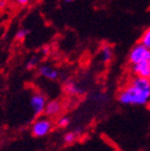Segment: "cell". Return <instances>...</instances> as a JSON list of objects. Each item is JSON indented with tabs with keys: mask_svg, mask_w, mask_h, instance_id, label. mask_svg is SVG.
<instances>
[{
	"mask_svg": "<svg viewBox=\"0 0 150 151\" xmlns=\"http://www.w3.org/2000/svg\"><path fill=\"white\" fill-rule=\"evenodd\" d=\"M132 72L135 76L150 79V64L148 61H143L139 63L132 64Z\"/></svg>",
	"mask_w": 150,
	"mask_h": 151,
	"instance_id": "5",
	"label": "cell"
},
{
	"mask_svg": "<svg viewBox=\"0 0 150 151\" xmlns=\"http://www.w3.org/2000/svg\"><path fill=\"white\" fill-rule=\"evenodd\" d=\"M39 73L42 77L49 79V81H56L59 77V72L55 68H53L52 65H47V64L41 65L39 68Z\"/></svg>",
	"mask_w": 150,
	"mask_h": 151,
	"instance_id": "6",
	"label": "cell"
},
{
	"mask_svg": "<svg viewBox=\"0 0 150 151\" xmlns=\"http://www.w3.org/2000/svg\"><path fill=\"white\" fill-rule=\"evenodd\" d=\"M27 35H28V30L27 29H18L17 32H16V35H15V38L17 39V40L22 41V40H25L27 37Z\"/></svg>",
	"mask_w": 150,
	"mask_h": 151,
	"instance_id": "12",
	"label": "cell"
},
{
	"mask_svg": "<svg viewBox=\"0 0 150 151\" xmlns=\"http://www.w3.org/2000/svg\"><path fill=\"white\" fill-rule=\"evenodd\" d=\"M29 1H30V0H16L17 4H19V6H25V4H27Z\"/></svg>",
	"mask_w": 150,
	"mask_h": 151,
	"instance_id": "15",
	"label": "cell"
},
{
	"mask_svg": "<svg viewBox=\"0 0 150 151\" xmlns=\"http://www.w3.org/2000/svg\"><path fill=\"white\" fill-rule=\"evenodd\" d=\"M64 1H66V2H72L73 0H64Z\"/></svg>",
	"mask_w": 150,
	"mask_h": 151,
	"instance_id": "16",
	"label": "cell"
},
{
	"mask_svg": "<svg viewBox=\"0 0 150 151\" xmlns=\"http://www.w3.org/2000/svg\"><path fill=\"white\" fill-rule=\"evenodd\" d=\"M150 58V48L144 44H136L129 54V61L131 64H136L143 61H148Z\"/></svg>",
	"mask_w": 150,
	"mask_h": 151,
	"instance_id": "2",
	"label": "cell"
},
{
	"mask_svg": "<svg viewBox=\"0 0 150 151\" xmlns=\"http://www.w3.org/2000/svg\"><path fill=\"white\" fill-rule=\"evenodd\" d=\"M148 62H149V64H150V58H149V60H148Z\"/></svg>",
	"mask_w": 150,
	"mask_h": 151,
	"instance_id": "17",
	"label": "cell"
},
{
	"mask_svg": "<svg viewBox=\"0 0 150 151\" xmlns=\"http://www.w3.org/2000/svg\"><path fill=\"white\" fill-rule=\"evenodd\" d=\"M149 108H150V101H149Z\"/></svg>",
	"mask_w": 150,
	"mask_h": 151,
	"instance_id": "18",
	"label": "cell"
},
{
	"mask_svg": "<svg viewBox=\"0 0 150 151\" xmlns=\"http://www.w3.org/2000/svg\"><path fill=\"white\" fill-rule=\"evenodd\" d=\"M112 56H114V52H112V48L108 45H105V46L102 47L101 52H100V58H101L102 62L106 63V62H110L112 59Z\"/></svg>",
	"mask_w": 150,
	"mask_h": 151,
	"instance_id": "8",
	"label": "cell"
},
{
	"mask_svg": "<svg viewBox=\"0 0 150 151\" xmlns=\"http://www.w3.org/2000/svg\"><path fill=\"white\" fill-rule=\"evenodd\" d=\"M46 99L42 93L35 92L33 93L30 98V107L35 116H39L41 114H43L46 107Z\"/></svg>",
	"mask_w": 150,
	"mask_h": 151,
	"instance_id": "4",
	"label": "cell"
},
{
	"mask_svg": "<svg viewBox=\"0 0 150 151\" xmlns=\"http://www.w3.org/2000/svg\"><path fill=\"white\" fill-rule=\"evenodd\" d=\"M52 129L53 123L50 120L47 118H39L32 124L31 133L35 137H44L52 131Z\"/></svg>",
	"mask_w": 150,
	"mask_h": 151,
	"instance_id": "3",
	"label": "cell"
},
{
	"mask_svg": "<svg viewBox=\"0 0 150 151\" xmlns=\"http://www.w3.org/2000/svg\"><path fill=\"white\" fill-rule=\"evenodd\" d=\"M37 63H38V59L35 58V57H33V58H31L28 62H27V68H28V69L35 68V65H37Z\"/></svg>",
	"mask_w": 150,
	"mask_h": 151,
	"instance_id": "14",
	"label": "cell"
},
{
	"mask_svg": "<svg viewBox=\"0 0 150 151\" xmlns=\"http://www.w3.org/2000/svg\"><path fill=\"white\" fill-rule=\"evenodd\" d=\"M60 111H61L60 102L54 100V101H49L46 104L44 114H45L47 117H55V116H57Z\"/></svg>",
	"mask_w": 150,
	"mask_h": 151,
	"instance_id": "7",
	"label": "cell"
},
{
	"mask_svg": "<svg viewBox=\"0 0 150 151\" xmlns=\"http://www.w3.org/2000/svg\"><path fill=\"white\" fill-rule=\"evenodd\" d=\"M70 124V118L69 117H61L58 119V125L60 127V128H66L68 125Z\"/></svg>",
	"mask_w": 150,
	"mask_h": 151,
	"instance_id": "13",
	"label": "cell"
},
{
	"mask_svg": "<svg viewBox=\"0 0 150 151\" xmlns=\"http://www.w3.org/2000/svg\"><path fill=\"white\" fill-rule=\"evenodd\" d=\"M118 101L123 105L141 106L150 101V79L135 76L120 91Z\"/></svg>",
	"mask_w": 150,
	"mask_h": 151,
	"instance_id": "1",
	"label": "cell"
},
{
	"mask_svg": "<svg viewBox=\"0 0 150 151\" xmlns=\"http://www.w3.org/2000/svg\"><path fill=\"white\" fill-rule=\"evenodd\" d=\"M66 90L71 96H78V94L83 93V89L77 84H75V83H69L66 86Z\"/></svg>",
	"mask_w": 150,
	"mask_h": 151,
	"instance_id": "9",
	"label": "cell"
},
{
	"mask_svg": "<svg viewBox=\"0 0 150 151\" xmlns=\"http://www.w3.org/2000/svg\"><path fill=\"white\" fill-rule=\"evenodd\" d=\"M141 43L144 44L145 46H147L148 48H150V27L144 32V35H141Z\"/></svg>",
	"mask_w": 150,
	"mask_h": 151,
	"instance_id": "11",
	"label": "cell"
},
{
	"mask_svg": "<svg viewBox=\"0 0 150 151\" xmlns=\"http://www.w3.org/2000/svg\"><path fill=\"white\" fill-rule=\"evenodd\" d=\"M76 139H77V133H75V132H69L63 137V142L66 144H68V145L73 144Z\"/></svg>",
	"mask_w": 150,
	"mask_h": 151,
	"instance_id": "10",
	"label": "cell"
}]
</instances>
